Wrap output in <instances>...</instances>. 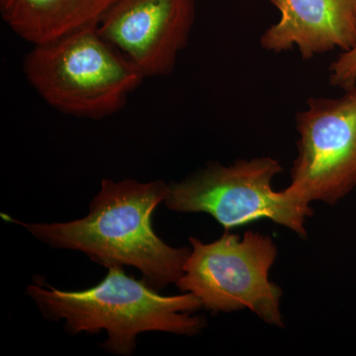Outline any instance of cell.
Listing matches in <instances>:
<instances>
[{
	"instance_id": "3957f363",
	"label": "cell",
	"mask_w": 356,
	"mask_h": 356,
	"mask_svg": "<svg viewBox=\"0 0 356 356\" xmlns=\"http://www.w3.org/2000/svg\"><path fill=\"white\" fill-rule=\"evenodd\" d=\"M24 74L53 108L91 119L123 108L145 79L97 25L35 44L25 57Z\"/></svg>"
},
{
	"instance_id": "7a4b0ae2",
	"label": "cell",
	"mask_w": 356,
	"mask_h": 356,
	"mask_svg": "<svg viewBox=\"0 0 356 356\" xmlns=\"http://www.w3.org/2000/svg\"><path fill=\"white\" fill-rule=\"evenodd\" d=\"M26 293L46 320H65L70 334L106 332L108 339L102 346L116 355H133L140 332L194 337L207 327L205 318L192 315L202 308L193 293L163 296L144 281L128 276L121 266L108 267L102 282L81 291H64L41 282L29 285Z\"/></svg>"
},
{
	"instance_id": "30bf717a",
	"label": "cell",
	"mask_w": 356,
	"mask_h": 356,
	"mask_svg": "<svg viewBox=\"0 0 356 356\" xmlns=\"http://www.w3.org/2000/svg\"><path fill=\"white\" fill-rule=\"evenodd\" d=\"M332 86L346 91L356 89V44L350 51H343L330 67Z\"/></svg>"
},
{
	"instance_id": "277c9868",
	"label": "cell",
	"mask_w": 356,
	"mask_h": 356,
	"mask_svg": "<svg viewBox=\"0 0 356 356\" xmlns=\"http://www.w3.org/2000/svg\"><path fill=\"white\" fill-rule=\"evenodd\" d=\"M282 172L280 163L268 156L228 166L210 163L170 184L165 203L175 212L209 214L226 231L269 220L306 238V220L313 216V209L285 189L273 191V179Z\"/></svg>"
},
{
	"instance_id": "8992f818",
	"label": "cell",
	"mask_w": 356,
	"mask_h": 356,
	"mask_svg": "<svg viewBox=\"0 0 356 356\" xmlns=\"http://www.w3.org/2000/svg\"><path fill=\"white\" fill-rule=\"evenodd\" d=\"M300 139L288 193L334 205L356 187V89L311 98L296 116Z\"/></svg>"
},
{
	"instance_id": "5b68a950",
	"label": "cell",
	"mask_w": 356,
	"mask_h": 356,
	"mask_svg": "<svg viewBox=\"0 0 356 356\" xmlns=\"http://www.w3.org/2000/svg\"><path fill=\"white\" fill-rule=\"evenodd\" d=\"M191 252L177 282L182 293H193L202 308L213 313L248 309L261 321L283 327L282 289L269 280L277 257L271 236L248 231L243 236L225 233L214 242L189 238Z\"/></svg>"
},
{
	"instance_id": "6da1fadb",
	"label": "cell",
	"mask_w": 356,
	"mask_h": 356,
	"mask_svg": "<svg viewBox=\"0 0 356 356\" xmlns=\"http://www.w3.org/2000/svg\"><path fill=\"white\" fill-rule=\"evenodd\" d=\"M170 184L133 179H103L89 204L88 216L67 222L27 224L2 214L40 242L57 250L83 252L105 267L133 266L142 280L159 291L181 278L191 248H172L154 233L152 218L165 202Z\"/></svg>"
},
{
	"instance_id": "52a82bcc",
	"label": "cell",
	"mask_w": 356,
	"mask_h": 356,
	"mask_svg": "<svg viewBox=\"0 0 356 356\" xmlns=\"http://www.w3.org/2000/svg\"><path fill=\"white\" fill-rule=\"evenodd\" d=\"M195 11V0H115L97 28L143 76H165L188 43Z\"/></svg>"
},
{
	"instance_id": "9c48e42d",
	"label": "cell",
	"mask_w": 356,
	"mask_h": 356,
	"mask_svg": "<svg viewBox=\"0 0 356 356\" xmlns=\"http://www.w3.org/2000/svg\"><path fill=\"white\" fill-rule=\"evenodd\" d=\"M114 1L0 0V13L11 30L35 46L98 25Z\"/></svg>"
},
{
	"instance_id": "ba28073f",
	"label": "cell",
	"mask_w": 356,
	"mask_h": 356,
	"mask_svg": "<svg viewBox=\"0 0 356 356\" xmlns=\"http://www.w3.org/2000/svg\"><path fill=\"white\" fill-rule=\"evenodd\" d=\"M280 20L262 34L264 50L298 48L304 60L356 44V0H269Z\"/></svg>"
}]
</instances>
